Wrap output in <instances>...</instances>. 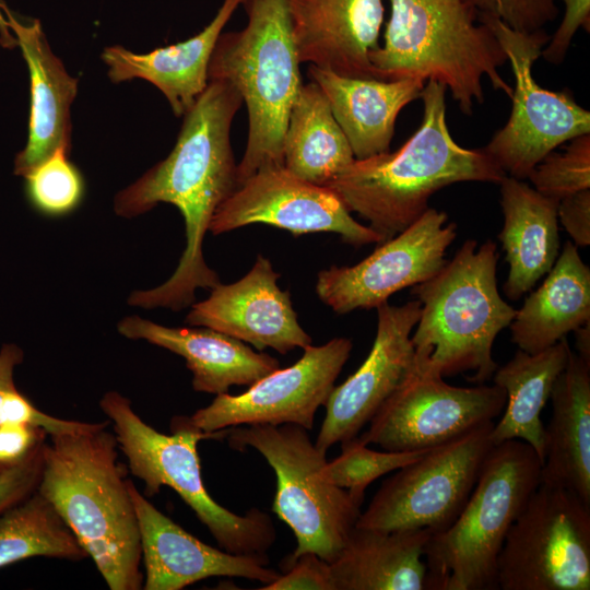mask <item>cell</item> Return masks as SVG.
Listing matches in <instances>:
<instances>
[{
	"label": "cell",
	"mask_w": 590,
	"mask_h": 590,
	"mask_svg": "<svg viewBox=\"0 0 590 590\" xmlns=\"http://www.w3.org/2000/svg\"><path fill=\"white\" fill-rule=\"evenodd\" d=\"M243 103L229 83L209 81L182 116L167 157L116 194L114 210L121 217L138 216L164 202L180 211L186 226V248L172 276L160 286L132 292L130 306L179 311L193 304L197 288L221 283L204 261L202 244L216 209L237 188L231 128Z\"/></svg>",
	"instance_id": "6da1fadb"
},
{
	"label": "cell",
	"mask_w": 590,
	"mask_h": 590,
	"mask_svg": "<svg viewBox=\"0 0 590 590\" xmlns=\"http://www.w3.org/2000/svg\"><path fill=\"white\" fill-rule=\"evenodd\" d=\"M110 421L50 435L37 492L58 511L111 590L143 586L140 531Z\"/></svg>",
	"instance_id": "7a4b0ae2"
},
{
	"label": "cell",
	"mask_w": 590,
	"mask_h": 590,
	"mask_svg": "<svg viewBox=\"0 0 590 590\" xmlns=\"http://www.w3.org/2000/svg\"><path fill=\"white\" fill-rule=\"evenodd\" d=\"M446 91L426 81L420 97L422 123L408 141L394 152L355 158L326 185L350 212L368 221L381 243L420 219L430 197L444 187L499 184L507 176L484 149H465L453 140L446 121Z\"/></svg>",
	"instance_id": "3957f363"
},
{
	"label": "cell",
	"mask_w": 590,
	"mask_h": 590,
	"mask_svg": "<svg viewBox=\"0 0 590 590\" xmlns=\"http://www.w3.org/2000/svg\"><path fill=\"white\" fill-rule=\"evenodd\" d=\"M384 45L369 54L375 78H416L442 84L471 115L485 99L483 78L512 96L500 75L506 55L465 0H389Z\"/></svg>",
	"instance_id": "277c9868"
},
{
	"label": "cell",
	"mask_w": 590,
	"mask_h": 590,
	"mask_svg": "<svg viewBox=\"0 0 590 590\" xmlns=\"http://www.w3.org/2000/svg\"><path fill=\"white\" fill-rule=\"evenodd\" d=\"M498 258L494 241L477 248L469 239L434 276L412 286L421 303L411 337L416 371L442 378L473 371L469 380L477 385L493 377V343L516 315L497 288Z\"/></svg>",
	"instance_id": "5b68a950"
},
{
	"label": "cell",
	"mask_w": 590,
	"mask_h": 590,
	"mask_svg": "<svg viewBox=\"0 0 590 590\" xmlns=\"http://www.w3.org/2000/svg\"><path fill=\"white\" fill-rule=\"evenodd\" d=\"M247 24L222 32L212 52L209 81L229 83L248 114V137L237 164V187L256 172L284 166L283 138L303 86L288 0H243Z\"/></svg>",
	"instance_id": "8992f818"
},
{
	"label": "cell",
	"mask_w": 590,
	"mask_h": 590,
	"mask_svg": "<svg viewBox=\"0 0 590 590\" xmlns=\"http://www.w3.org/2000/svg\"><path fill=\"white\" fill-rule=\"evenodd\" d=\"M541 467L538 453L522 440L492 447L459 516L426 544L428 590L497 589V556L541 482Z\"/></svg>",
	"instance_id": "52a82bcc"
},
{
	"label": "cell",
	"mask_w": 590,
	"mask_h": 590,
	"mask_svg": "<svg viewBox=\"0 0 590 590\" xmlns=\"http://www.w3.org/2000/svg\"><path fill=\"white\" fill-rule=\"evenodd\" d=\"M99 406L113 424L130 472L144 483L149 496L157 494L162 486L173 488L226 552L266 554L271 548L276 531L269 514L257 507L244 516L234 514L217 504L203 484L198 442L224 439L228 428L206 433L178 416L170 422L172 434H162L132 410L129 399L116 391L106 392Z\"/></svg>",
	"instance_id": "ba28073f"
},
{
	"label": "cell",
	"mask_w": 590,
	"mask_h": 590,
	"mask_svg": "<svg viewBox=\"0 0 590 590\" xmlns=\"http://www.w3.org/2000/svg\"><path fill=\"white\" fill-rule=\"evenodd\" d=\"M226 439L232 449H256L274 471L272 511L297 542L286 564L306 552L332 563L355 527L363 502L320 477L326 452L316 447L308 430L296 424L239 425L228 428Z\"/></svg>",
	"instance_id": "9c48e42d"
},
{
	"label": "cell",
	"mask_w": 590,
	"mask_h": 590,
	"mask_svg": "<svg viewBox=\"0 0 590 590\" xmlns=\"http://www.w3.org/2000/svg\"><path fill=\"white\" fill-rule=\"evenodd\" d=\"M496 582L502 590H589L590 505L540 483L507 532Z\"/></svg>",
	"instance_id": "30bf717a"
},
{
	"label": "cell",
	"mask_w": 590,
	"mask_h": 590,
	"mask_svg": "<svg viewBox=\"0 0 590 590\" xmlns=\"http://www.w3.org/2000/svg\"><path fill=\"white\" fill-rule=\"evenodd\" d=\"M479 20L497 38L515 78L510 116L483 149L507 176L524 179L560 144L590 133V111L569 90L553 92L535 81L533 63L550 39L543 28L517 31L489 14Z\"/></svg>",
	"instance_id": "8fae6325"
},
{
	"label": "cell",
	"mask_w": 590,
	"mask_h": 590,
	"mask_svg": "<svg viewBox=\"0 0 590 590\" xmlns=\"http://www.w3.org/2000/svg\"><path fill=\"white\" fill-rule=\"evenodd\" d=\"M493 421L429 449L393 473L355 527L382 531L448 528L459 516L493 444Z\"/></svg>",
	"instance_id": "7c38bea8"
},
{
	"label": "cell",
	"mask_w": 590,
	"mask_h": 590,
	"mask_svg": "<svg viewBox=\"0 0 590 590\" xmlns=\"http://www.w3.org/2000/svg\"><path fill=\"white\" fill-rule=\"evenodd\" d=\"M506 401L498 385L456 387L438 375L414 369L357 437L364 445L375 444L386 451L432 449L493 421Z\"/></svg>",
	"instance_id": "4fadbf2b"
},
{
	"label": "cell",
	"mask_w": 590,
	"mask_h": 590,
	"mask_svg": "<svg viewBox=\"0 0 590 590\" xmlns=\"http://www.w3.org/2000/svg\"><path fill=\"white\" fill-rule=\"evenodd\" d=\"M352 347L346 338L308 345L292 366L278 368L240 394H216L211 404L182 417L191 427L206 433L251 424H296L309 430Z\"/></svg>",
	"instance_id": "5bb4252c"
},
{
	"label": "cell",
	"mask_w": 590,
	"mask_h": 590,
	"mask_svg": "<svg viewBox=\"0 0 590 590\" xmlns=\"http://www.w3.org/2000/svg\"><path fill=\"white\" fill-rule=\"evenodd\" d=\"M429 208L420 219L352 267L332 266L318 273V297L339 315L377 308L396 292L425 282L447 262L457 237L456 223Z\"/></svg>",
	"instance_id": "9a60e30c"
},
{
	"label": "cell",
	"mask_w": 590,
	"mask_h": 590,
	"mask_svg": "<svg viewBox=\"0 0 590 590\" xmlns=\"http://www.w3.org/2000/svg\"><path fill=\"white\" fill-rule=\"evenodd\" d=\"M251 224H266L294 236L330 232L353 246L381 244V237L351 215L329 187L300 179L284 166L259 169L216 209L209 231L221 235Z\"/></svg>",
	"instance_id": "2e32d148"
},
{
	"label": "cell",
	"mask_w": 590,
	"mask_h": 590,
	"mask_svg": "<svg viewBox=\"0 0 590 590\" xmlns=\"http://www.w3.org/2000/svg\"><path fill=\"white\" fill-rule=\"evenodd\" d=\"M377 332L371 350L343 384L331 391L316 447L326 452L337 442L358 435L387 399L414 370L411 333L421 316V303L377 307Z\"/></svg>",
	"instance_id": "e0dca14e"
},
{
	"label": "cell",
	"mask_w": 590,
	"mask_h": 590,
	"mask_svg": "<svg viewBox=\"0 0 590 590\" xmlns=\"http://www.w3.org/2000/svg\"><path fill=\"white\" fill-rule=\"evenodd\" d=\"M279 278L271 261L258 255L245 276L217 284L206 299L192 304L186 323L220 331L259 351L305 349L312 340L297 320L290 293L279 287Z\"/></svg>",
	"instance_id": "ac0fdd59"
},
{
	"label": "cell",
	"mask_w": 590,
	"mask_h": 590,
	"mask_svg": "<svg viewBox=\"0 0 590 590\" xmlns=\"http://www.w3.org/2000/svg\"><path fill=\"white\" fill-rule=\"evenodd\" d=\"M138 518L145 590H181L211 577H239L268 585L281 574L266 554H233L200 541L151 504L128 480Z\"/></svg>",
	"instance_id": "d6986e66"
},
{
	"label": "cell",
	"mask_w": 590,
	"mask_h": 590,
	"mask_svg": "<svg viewBox=\"0 0 590 590\" xmlns=\"http://www.w3.org/2000/svg\"><path fill=\"white\" fill-rule=\"evenodd\" d=\"M288 9L302 63L376 79L369 54L380 46L382 0H288Z\"/></svg>",
	"instance_id": "ffe728a7"
},
{
	"label": "cell",
	"mask_w": 590,
	"mask_h": 590,
	"mask_svg": "<svg viewBox=\"0 0 590 590\" xmlns=\"http://www.w3.org/2000/svg\"><path fill=\"white\" fill-rule=\"evenodd\" d=\"M4 13L30 72L28 137L14 160V174L24 177L58 149L70 151V107L78 80L52 52L39 20L21 22L7 5Z\"/></svg>",
	"instance_id": "44dd1931"
},
{
	"label": "cell",
	"mask_w": 590,
	"mask_h": 590,
	"mask_svg": "<svg viewBox=\"0 0 590 590\" xmlns=\"http://www.w3.org/2000/svg\"><path fill=\"white\" fill-rule=\"evenodd\" d=\"M118 332L131 340H144L185 358L198 392L227 393L232 386H251L280 368L267 353L255 352L243 341L203 328H170L139 316L123 318Z\"/></svg>",
	"instance_id": "7402d4cb"
},
{
	"label": "cell",
	"mask_w": 590,
	"mask_h": 590,
	"mask_svg": "<svg viewBox=\"0 0 590 590\" xmlns=\"http://www.w3.org/2000/svg\"><path fill=\"white\" fill-rule=\"evenodd\" d=\"M243 0H223L212 21L194 36L146 54L122 46L106 47L101 58L113 83L143 79L166 97L174 115L182 117L209 84V62L219 36Z\"/></svg>",
	"instance_id": "603a6c76"
},
{
	"label": "cell",
	"mask_w": 590,
	"mask_h": 590,
	"mask_svg": "<svg viewBox=\"0 0 590 590\" xmlns=\"http://www.w3.org/2000/svg\"><path fill=\"white\" fill-rule=\"evenodd\" d=\"M307 76L324 94L356 160L389 151L400 111L421 97L426 83L416 78L344 76L314 64L308 66Z\"/></svg>",
	"instance_id": "cb8c5ba5"
},
{
	"label": "cell",
	"mask_w": 590,
	"mask_h": 590,
	"mask_svg": "<svg viewBox=\"0 0 590 590\" xmlns=\"http://www.w3.org/2000/svg\"><path fill=\"white\" fill-rule=\"evenodd\" d=\"M499 186L504 226L498 239L509 264L503 288L517 300L550 272L559 255L558 201L510 176Z\"/></svg>",
	"instance_id": "d4e9b609"
},
{
	"label": "cell",
	"mask_w": 590,
	"mask_h": 590,
	"mask_svg": "<svg viewBox=\"0 0 590 590\" xmlns=\"http://www.w3.org/2000/svg\"><path fill=\"white\" fill-rule=\"evenodd\" d=\"M550 398L540 483L567 488L590 505V364L570 351Z\"/></svg>",
	"instance_id": "484cf974"
},
{
	"label": "cell",
	"mask_w": 590,
	"mask_h": 590,
	"mask_svg": "<svg viewBox=\"0 0 590 590\" xmlns=\"http://www.w3.org/2000/svg\"><path fill=\"white\" fill-rule=\"evenodd\" d=\"M428 529L382 531L354 527L330 563L335 590H425Z\"/></svg>",
	"instance_id": "4316f807"
},
{
	"label": "cell",
	"mask_w": 590,
	"mask_h": 590,
	"mask_svg": "<svg viewBox=\"0 0 590 590\" xmlns=\"http://www.w3.org/2000/svg\"><path fill=\"white\" fill-rule=\"evenodd\" d=\"M590 321V269L577 246L566 241L543 284L510 322L511 341L527 353L541 352Z\"/></svg>",
	"instance_id": "83f0119b"
},
{
	"label": "cell",
	"mask_w": 590,
	"mask_h": 590,
	"mask_svg": "<svg viewBox=\"0 0 590 590\" xmlns=\"http://www.w3.org/2000/svg\"><path fill=\"white\" fill-rule=\"evenodd\" d=\"M570 346L563 338L552 346L530 354L518 350L514 357L493 375L494 384L506 394V409L492 428L493 446L511 439L529 444L542 464L545 456V427L541 412L551 397L557 376L565 368Z\"/></svg>",
	"instance_id": "f1b7e54d"
},
{
	"label": "cell",
	"mask_w": 590,
	"mask_h": 590,
	"mask_svg": "<svg viewBox=\"0 0 590 590\" xmlns=\"http://www.w3.org/2000/svg\"><path fill=\"white\" fill-rule=\"evenodd\" d=\"M284 167L315 185L326 186L355 157L321 88L303 84L288 115L283 138Z\"/></svg>",
	"instance_id": "f546056e"
},
{
	"label": "cell",
	"mask_w": 590,
	"mask_h": 590,
	"mask_svg": "<svg viewBox=\"0 0 590 590\" xmlns=\"http://www.w3.org/2000/svg\"><path fill=\"white\" fill-rule=\"evenodd\" d=\"M34 556L88 557L55 507L37 491L0 515V568Z\"/></svg>",
	"instance_id": "4dcf8cb0"
},
{
	"label": "cell",
	"mask_w": 590,
	"mask_h": 590,
	"mask_svg": "<svg viewBox=\"0 0 590 590\" xmlns=\"http://www.w3.org/2000/svg\"><path fill=\"white\" fill-rule=\"evenodd\" d=\"M428 450L380 452L369 449L355 436L341 441V455L330 462L327 461L319 475L324 482L344 488L356 499L364 502L365 489L370 483L414 462Z\"/></svg>",
	"instance_id": "1f68e13d"
},
{
	"label": "cell",
	"mask_w": 590,
	"mask_h": 590,
	"mask_svg": "<svg viewBox=\"0 0 590 590\" xmlns=\"http://www.w3.org/2000/svg\"><path fill=\"white\" fill-rule=\"evenodd\" d=\"M69 150L58 149L27 173L25 192L31 205L47 216L71 213L84 196V179L69 160Z\"/></svg>",
	"instance_id": "d6a6232c"
},
{
	"label": "cell",
	"mask_w": 590,
	"mask_h": 590,
	"mask_svg": "<svg viewBox=\"0 0 590 590\" xmlns=\"http://www.w3.org/2000/svg\"><path fill=\"white\" fill-rule=\"evenodd\" d=\"M568 142L563 152L548 153L528 176L538 192L558 202L590 189V133Z\"/></svg>",
	"instance_id": "836d02e7"
},
{
	"label": "cell",
	"mask_w": 590,
	"mask_h": 590,
	"mask_svg": "<svg viewBox=\"0 0 590 590\" xmlns=\"http://www.w3.org/2000/svg\"><path fill=\"white\" fill-rule=\"evenodd\" d=\"M24 353L15 344H4L0 350V424L26 423L42 427L50 435L75 432L87 426L86 422L61 420L38 410L14 384V368L23 362Z\"/></svg>",
	"instance_id": "e575fe53"
},
{
	"label": "cell",
	"mask_w": 590,
	"mask_h": 590,
	"mask_svg": "<svg viewBox=\"0 0 590 590\" xmlns=\"http://www.w3.org/2000/svg\"><path fill=\"white\" fill-rule=\"evenodd\" d=\"M479 14L497 16L508 26L533 32L556 19L555 0H465Z\"/></svg>",
	"instance_id": "d590c367"
},
{
	"label": "cell",
	"mask_w": 590,
	"mask_h": 590,
	"mask_svg": "<svg viewBox=\"0 0 590 590\" xmlns=\"http://www.w3.org/2000/svg\"><path fill=\"white\" fill-rule=\"evenodd\" d=\"M261 590H335L330 563L306 552L287 565V571Z\"/></svg>",
	"instance_id": "8d00e7d4"
},
{
	"label": "cell",
	"mask_w": 590,
	"mask_h": 590,
	"mask_svg": "<svg viewBox=\"0 0 590 590\" xmlns=\"http://www.w3.org/2000/svg\"><path fill=\"white\" fill-rule=\"evenodd\" d=\"M45 441L38 445L21 463L0 472V515L37 489L43 470Z\"/></svg>",
	"instance_id": "74e56055"
},
{
	"label": "cell",
	"mask_w": 590,
	"mask_h": 590,
	"mask_svg": "<svg viewBox=\"0 0 590 590\" xmlns=\"http://www.w3.org/2000/svg\"><path fill=\"white\" fill-rule=\"evenodd\" d=\"M565 12L558 28L544 46L541 57L553 64H560L579 28L590 32V0H562Z\"/></svg>",
	"instance_id": "f35d334b"
},
{
	"label": "cell",
	"mask_w": 590,
	"mask_h": 590,
	"mask_svg": "<svg viewBox=\"0 0 590 590\" xmlns=\"http://www.w3.org/2000/svg\"><path fill=\"white\" fill-rule=\"evenodd\" d=\"M48 434L42 427L26 423L0 424V472L25 460Z\"/></svg>",
	"instance_id": "ab89813d"
},
{
	"label": "cell",
	"mask_w": 590,
	"mask_h": 590,
	"mask_svg": "<svg viewBox=\"0 0 590 590\" xmlns=\"http://www.w3.org/2000/svg\"><path fill=\"white\" fill-rule=\"evenodd\" d=\"M557 217L576 246H589L590 189L562 199L557 206Z\"/></svg>",
	"instance_id": "60d3db41"
},
{
	"label": "cell",
	"mask_w": 590,
	"mask_h": 590,
	"mask_svg": "<svg viewBox=\"0 0 590 590\" xmlns=\"http://www.w3.org/2000/svg\"><path fill=\"white\" fill-rule=\"evenodd\" d=\"M577 354L590 364V321L575 331Z\"/></svg>",
	"instance_id": "b9f144b4"
},
{
	"label": "cell",
	"mask_w": 590,
	"mask_h": 590,
	"mask_svg": "<svg viewBox=\"0 0 590 590\" xmlns=\"http://www.w3.org/2000/svg\"><path fill=\"white\" fill-rule=\"evenodd\" d=\"M4 3L0 1V43L4 48H15L17 47L16 39L9 26L5 13H4Z\"/></svg>",
	"instance_id": "7bdbcfd3"
}]
</instances>
